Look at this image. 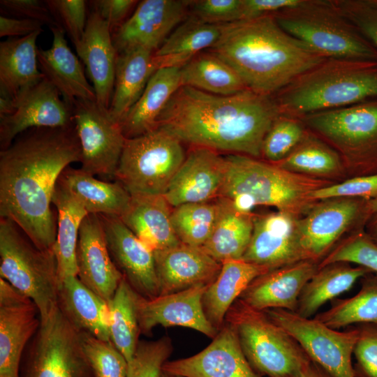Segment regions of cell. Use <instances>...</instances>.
I'll return each mask as SVG.
<instances>
[{
  "instance_id": "6da1fadb",
  "label": "cell",
  "mask_w": 377,
  "mask_h": 377,
  "mask_svg": "<svg viewBox=\"0 0 377 377\" xmlns=\"http://www.w3.org/2000/svg\"><path fill=\"white\" fill-rule=\"evenodd\" d=\"M80 161L74 125L35 128L18 135L0 151V218L15 223L39 249L54 250V191L64 170Z\"/></svg>"
},
{
  "instance_id": "7a4b0ae2",
  "label": "cell",
  "mask_w": 377,
  "mask_h": 377,
  "mask_svg": "<svg viewBox=\"0 0 377 377\" xmlns=\"http://www.w3.org/2000/svg\"><path fill=\"white\" fill-rule=\"evenodd\" d=\"M279 115L273 96L248 89L221 96L182 86L157 124L191 147L259 158L264 138Z\"/></svg>"
},
{
  "instance_id": "3957f363",
  "label": "cell",
  "mask_w": 377,
  "mask_h": 377,
  "mask_svg": "<svg viewBox=\"0 0 377 377\" xmlns=\"http://www.w3.org/2000/svg\"><path fill=\"white\" fill-rule=\"evenodd\" d=\"M210 49L236 71L246 89L267 96L326 59L283 30L274 15L221 24Z\"/></svg>"
},
{
  "instance_id": "277c9868",
  "label": "cell",
  "mask_w": 377,
  "mask_h": 377,
  "mask_svg": "<svg viewBox=\"0 0 377 377\" xmlns=\"http://www.w3.org/2000/svg\"><path fill=\"white\" fill-rule=\"evenodd\" d=\"M273 96L280 114L298 119L377 98V62L325 59Z\"/></svg>"
},
{
  "instance_id": "5b68a950",
  "label": "cell",
  "mask_w": 377,
  "mask_h": 377,
  "mask_svg": "<svg viewBox=\"0 0 377 377\" xmlns=\"http://www.w3.org/2000/svg\"><path fill=\"white\" fill-rule=\"evenodd\" d=\"M224 159L225 175L219 198L228 200L243 212L251 213L256 206L265 205L295 215L312 200L313 191L325 186L321 181L246 155L228 154Z\"/></svg>"
},
{
  "instance_id": "8992f818",
  "label": "cell",
  "mask_w": 377,
  "mask_h": 377,
  "mask_svg": "<svg viewBox=\"0 0 377 377\" xmlns=\"http://www.w3.org/2000/svg\"><path fill=\"white\" fill-rule=\"evenodd\" d=\"M274 16L283 30L326 59L377 62V49L334 0H300Z\"/></svg>"
},
{
  "instance_id": "52a82bcc",
  "label": "cell",
  "mask_w": 377,
  "mask_h": 377,
  "mask_svg": "<svg viewBox=\"0 0 377 377\" xmlns=\"http://www.w3.org/2000/svg\"><path fill=\"white\" fill-rule=\"evenodd\" d=\"M225 323L235 331L253 369L268 377H301L311 361L300 344L264 311L237 299L228 309Z\"/></svg>"
},
{
  "instance_id": "ba28073f",
  "label": "cell",
  "mask_w": 377,
  "mask_h": 377,
  "mask_svg": "<svg viewBox=\"0 0 377 377\" xmlns=\"http://www.w3.org/2000/svg\"><path fill=\"white\" fill-rule=\"evenodd\" d=\"M0 276L34 302L40 319L57 306L60 278L54 250L39 249L4 218H0Z\"/></svg>"
},
{
  "instance_id": "9c48e42d",
  "label": "cell",
  "mask_w": 377,
  "mask_h": 377,
  "mask_svg": "<svg viewBox=\"0 0 377 377\" xmlns=\"http://www.w3.org/2000/svg\"><path fill=\"white\" fill-rule=\"evenodd\" d=\"M182 145L161 127L126 138L114 179L131 195H164L185 159Z\"/></svg>"
},
{
  "instance_id": "30bf717a",
  "label": "cell",
  "mask_w": 377,
  "mask_h": 377,
  "mask_svg": "<svg viewBox=\"0 0 377 377\" xmlns=\"http://www.w3.org/2000/svg\"><path fill=\"white\" fill-rule=\"evenodd\" d=\"M40 320L22 377H94L82 350L81 331L58 305Z\"/></svg>"
},
{
  "instance_id": "8fae6325",
  "label": "cell",
  "mask_w": 377,
  "mask_h": 377,
  "mask_svg": "<svg viewBox=\"0 0 377 377\" xmlns=\"http://www.w3.org/2000/svg\"><path fill=\"white\" fill-rule=\"evenodd\" d=\"M308 130L350 161L377 168V98L300 118Z\"/></svg>"
},
{
  "instance_id": "7c38bea8",
  "label": "cell",
  "mask_w": 377,
  "mask_h": 377,
  "mask_svg": "<svg viewBox=\"0 0 377 377\" xmlns=\"http://www.w3.org/2000/svg\"><path fill=\"white\" fill-rule=\"evenodd\" d=\"M264 311L295 339L312 362L331 376L355 377L352 356L359 336L357 326L340 331L293 311L281 309Z\"/></svg>"
},
{
  "instance_id": "4fadbf2b",
  "label": "cell",
  "mask_w": 377,
  "mask_h": 377,
  "mask_svg": "<svg viewBox=\"0 0 377 377\" xmlns=\"http://www.w3.org/2000/svg\"><path fill=\"white\" fill-rule=\"evenodd\" d=\"M72 108L81 147L80 169L114 179L126 139L120 124L96 101L77 100Z\"/></svg>"
},
{
  "instance_id": "5bb4252c",
  "label": "cell",
  "mask_w": 377,
  "mask_h": 377,
  "mask_svg": "<svg viewBox=\"0 0 377 377\" xmlns=\"http://www.w3.org/2000/svg\"><path fill=\"white\" fill-rule=\"evenodd\" d=\"M45 77L15 98L13 114L0 117V148L8 147L22 133L35 128L74 125L73 107Z\"/></svg>"
},
{
  "instance_id": "9a60e30c",
  "label": "cell",
  "mask_w": 377,
  "mask_h": 377,
  "mask_svg": "<svg viewBox=\"0 0 377 377\" xmlns=\"http://www.w3.org/2000/svg\"><path fill=\"white\" fill-rule=\"evenodd\" d=\"M191 1L144 0L117 28L112 40L117 54L145 49L155 52L188 17Z\"/></svg>"
},
{
  "instance_id": "2e32d148",
  "label": "cell",
  "mask_w": 377,
  "mask_h": 377,
  "mask_svg": "<svg viewBox=\"0 0 377 377\" xmlns=\"http://www.w3.org/2000/svg\"><path fill=\"white\" fill-rule=\"evenodd\" d=\"M34 302L0 278V377H20L24 348L40 326Z\"/></svg>"
},
{
  "instance_id": "e0dca14e",
  "label": "cell",
  "mask_w": 377,
  "mask_h": 377,
  "mask_svg": "<svg viewBox=\"0 0 377 377\" xmlns=\"http://www.w3.org/2000/svg\"><path fill=\"white\" fill-rule=\"evenodd\" d=\"M110 256L123 277L142 297L159 296L154 253L121 221L113 215L98 214Z\"/></svg>"
},
{
  "instance_id": "ac0fdd59",
  "label": "cell",
  "mask_w": 377,
  "mask_h": 377,
  "mask_svg": "<svg viewBox=\"0 0 377 377\" xmlns=\"http://www.w3.org/2000/svg\"><path fill=\"white\" fill-rule=\"evenodd\" d=\"M294 216L281 211L254 216L251 238L242 260L269 270L309 260L302 247Z\"/></svg>"
},
{
  "instance_id": "d6986e66",
  "label": "cell",
  "mask_w": 377,
  "mask_h": 377,
  "mask_svg": "<svg viewBox=\"0 0 377 377\" xmlns=\"http://www.w3.org/2000/svg\"><path fill=\"white\" fill-rule=\"evenodd\" d=\"M208 286H196L179 292L147 299L136 293V309L140 333L150 335L158 326H181L195 330L209 338L218 331L207 319L202 297Z\"/></svg>"
},
{
  "instance_id": "ffe728a7",
  "label": "cell",
  "mask_w": 377,
  "mask_h": 377,
  "mask_svg": "<svg viewBox=\"0 0 377 377\" xmlns=\"http://www.w3.org/2000/svg\"><path fill=\"white\" fill-rule=\"evenodd\" d=\"M212 339L194 355L166 361L162 371L183 377H263L249 364L230 325L224 323Z\"/></svg>"
},
{
  "instance_id": "44dd1931",
  "label": "cell",
  "mask_w": 377,
  "mask_h": 377,
  "mask_svg": "<svg viewBox=\"0 0 377 377\" xmlns=\"http://www.w3.org/2000/svg\"><path fill=\"white\" fill-rule=\"evenodd\" d=\"M225 168L224 156L207 148L192 147L163 195L172 207L216 200Z\"/></svg>"
},
{
  "instance_id": "7402d4cb",
  "label": "cell",
  "mask_w": 377,
  "mask_h": 377,
  "mask_svg": "<svg viewBox=\"0 0 377 377\" xmlns=\"http://www.w3.org/2000/svg\"><path fill=\"white\" fill-rule=\"evenodd\" d=\"M76 261L80 280L108 303L123 276L110 256L98 214H89L82 222Z\"/></svg>"
},
{
  "instance_id": "603a6c76",
  "label": "cell",
  "mask_w": 377,
  "mask_h": 377,
  "mask_svg": "<svg viewBox=\"0 0 377 377\" xmlns=\"http://www.w3.org/2000/svg\"><path fill=\"white\" fill-rule=\"evenodd\" d=\"M362 205L350 198H332L314 206L297 220L302 247L309 260L320 263L360 216Z\"/></svg>"
},
{
  "instance_id": "cb8c5ba5",
  "label": "cell",
  "mask_w": 377,
  "mask_h": 377,
  "mask_svg": "<svg viewBox=\"0 0 377 377\" xmlns=\"http://www.w3.org/2000/svg\"><path fill=\"white\" fill-rule=\"evenodd\" d=\"M318 268V262L303 260L269 270L253 279L239 299L260 311L295 312L302 290Z\"/></svg>"
},
{
  "instance_id": "d4e9b609",
  "label": "cell",
  "mask_w": 377,
  "mask_h": 377,
  "mask_svg": "<svg viewBox=\"0 0 377 377\" xmlns=\"http://www.w3.org/2000/svg\"><path fill=\"white\" fill-rule=\"evenodd\" d=\"M159 295H168L196 286H209L218 276L221 263L201 247L182 242L154 252Z\"/></svg>"
},
{
  "instance_id": "484cf974",
  "label": "cell",
  "mask_w": 377,
  "mask_h": 377,
  "mask_svg": "<svg viewBox=\"0 0 377 377\" xmlns=\"http://www.w3.org/2000/svg\"><path fill=\"white\" fill-rule=\"evenodd\" d=\"M108 24L96 11L91 13L81 40L75 45L77 55L87 67L96 102L108 109L111 102L117 52Z\"/></svg>"
},
{
  "instance_id": "4316f807",
  "label": "cell",
  "mask_w": 377,
  "mask_h": 377,
  "mask_svg": "<svg viewBox=\"0 0 377 377\" xmlns=\"http://www.w3.org/2000/svg\"><path fill=\"white\" fill-rule=\"evenodd\" d=\"M52 43L50 48L38 47L39 69L44 77L73 107L77 100L96 101L93 86L87 81L82 66L68 45L61 27L51 29Z\"/></svg>"
},
{
  "instance_id": "83f0119b",
  "label": "cell",
  "mask_w": 377,
  "mask_h": 377,
  "mask_svg": "<svg viewBox=\"0 0 377 377\" xmlns=\"http://www.w3.org/2000/svg\"><path fill=\"white\" fill-rule=\"evenodd\" d=\"M172 209L163 195H135L120 219L154 253L180 243L171 222Z\"/></svg>"
},
{
  "instance_id": "f1b7e54d",
  "label": "cell",
  "mask_w": 377,
  "mask_h": 377,
  "mask_svg": "<svg viewBox=\"0 0 377 377\" xmlns=\"http://www.w3.org/2000/svg\"><path fill=\"white\" fill-rule=\"evenodd\" d=\"M57 304L79 330L110 341L108 303L86 286L77 276L60 280Z\"/></svg>"
},
{
  "instance_id": "f546056e",
  "label": "cell",
  "mask_w": 377,
  "mask_h": 377,
  "mask_svg": "<svg viewBox=\"0 0 377 377\" xmlns=\"http://www.w3.org/2000/svg\"><path fill=\"white\" fill-rule=\"evenodd\" d=\"M181 87L180 68L156 70L140 98L119 123L125 138H135L158 128L161 113Z\"/></svg>"
},
{
  "instance_id": "4dcf8cb0",
  "label": "cell",
  "mask_w": 377,
  "mask_h": 377,
  "mask_svg": "<svg viewBox=\"0 0 377 377\" xmlns=\"http://www.w3.org/2000/svg\"><path fill=\"white\" fill-rule=\"evenodd\" d=\"M269 269L242 259L221 263L216 279L208 286L202 297L205 316L216 331L225 323V317L232 304L251 282Z\"/></svg>"
},
{
  "instance_id": "1f68e13d",
  "label": "cell",
  "mask_w": 377,
  "mask_h": 377,
  "mask_svg": "<svg viewBox=\"0 0 377 377\" xmlns=\"http://www.w3.org/2000/svg\"><path fill=\"white\" fill-rule=\"evenodd\" d=\"M216 201L214 226L201 248L220 263L242 259L251 238L254 215L237 209L227 199L218 198Z\"/></svg>"
},
{
  "instance_id": "d6a6232c",
  "label": "cell",
  "mask_w": 377,
  "mask_h": 377,
  "mask_svg": "<svg viewBox=\"0 0 377 377\" xmlns=\"http://www.w3.org/2000/svg\"><path fill=\"white\" fill-rule=\"evenodd\" d=\"M43 30L0 43V93L15 98L44 78L39 69L36 40Z\"/></svg>"
},
{
  "instance_id": "836d02e7",
  "label": "cell",
  "mask_w": 377,
  "mask_h": 377,
  "mask_svg": "<svg viewBox=\"0 0 377 377\" xmlns=\"http://www.w3.org/2000/svg\"><path fill=\"white\" fill-rule=\"evenodd\" d=\"M156 70L154 52L149 50L135 49L118 54L114 90L108 108L114 121L120 123Z\"/></svg>"
},
{
  "instance_id": "e575fe53",
  "label": "cell",
  "mask_w": 377,
  "mask_h": 377,
  "mask_svg": "<svg viewBox=\"0 0 377 377\" xmlns=\"http://www.w3.org/2000/svg\"><path fill=\"white\" fill-rule=\"evenodd\" d=\"M59 180L80 200L88 214L121 217L131 200V195L120 182L99 180L80 168L67 167Z\"/></svg>"
},
{
  "instance_id": "d590c367",
  "label": "cell",
  "mask_w": 377,
  "mask_h": 377,
  "mask_svg": "<svg viewBox=\"0 0 377 377\" xmlns=\"http://www.w3.org/2000/svg\"><path fill=\"white\" fill-rule=\"evenodd\" d=\"M52 204L57 210V237L54 251L60 280L77 276L76 249L80 226L89 214L80 200L58 180Z\"/></svg>"
},
{
  "instance_id": "8d00e7d4",
  "label": "cell",
  "mask_w": 377,
  "mask_h": 377,
  "mask_svg": "<svg viewBox=\"0 0 377 377\" xmlns=\"http://www.w3.org/2000/svg\"><path fill=\"white\" fill-rule=\"evenodd\" d=\"M221 24H207L191 16L179 24L154 53L158 69L182 68L218 40Z\"/></svg>"
},
{
  "instance_id": "74e56055",
  "label": "cell",
  "mask_w": 377,
  "mask_h": 377,
  "mask_svg": "<svg viewBox=\"0 0 377 377\" xmlns=\"http://www.w3.org/2000/svg\"><path fill=\"white\" fill-rule=\"evenodd\" d=\"M371 272L363 267H351L348 263H334L319 267L302 290L295 311L311 318L327 302L349 290L354 283Z\"/></svg>"
},
{
  "instance_id": "f35d334b",
  "label": "cell",
  "mask_w": 377,
  "mask_h": 377,
  "mask_svg": "<svg viewBox=\"0 0 377 377\" xmlns=\"http://www.w3.org/2000/svg\"><path fill=\"white\" fill-rule=\"evenodd\" d=\"M182 86L230 96L247 89L236 71L214 53L200 52L180 68Z\"/></svg>"
},
{
  "instance_id": "ab89813d",
  "label": "cell",
  "mask_w": 377,
  "mask_h": 377,
  "mask_svg": "<svg viewBox=\"0 0 377 377\" xmlns=\"http://www.w3.org/2000/svg\"><path fill=\"white\" fill-rule=\"evenodd\" d=\"M368 274L362 277L357 293L349 298L332 300L331 307L318 313L314 318L335 330L355 324L377 326V275Z\"/></svg>"
},
{
  "instance_id": "60d3db41",
  "label": "cell",
  "mask_w": 377,
  "mask_h": 377,
  "mask_svg": "<svg viewBox=\"0 0 377 377\" xmlns=\"http://www.w3.org/2000/svg\"><path fill=\"white\" fill-rule=\"evenodd\" d=\"M136 293L123 277L108 302L110 340L128 362L133 358L140 334L136 309Z\"/></svg>"
},
{
  "instance_id": "b9f144b4",
  "label": "cell",
  "mask_w": 377,
  "mask_h": 377,
  "mask_svg": "<svg viewBox=\"0 0 377 377\" xmlns=\"http://www.w3.org/2000/svg\"><path fill=\"white\" fill-rule=\"evenodd\" d=\"M294 173L327 175L339 170V154L313 132L305 135L292 152L283 161L274 163Z\"/></svg>"
},
{
  "instance_id": "7bdbcfd3",
  "label": "cell",
  "mask_w": 377,
  "mask_h": 377,
  "mask_svg": "<svg viewBox=\"0 0 377 377\" xmlns=\"http://www.w3.org/2000/svg\"><path fill=\"white\" fill-rule=\"evenodd\" d=\"M217 215L216 200L172 207L171 222L180 242L202 247L212 232Z\"/></svg>"
},
{
  "instance_id": "ee69618b",
  "label": "cell",
  "mask_w": 377,
  "mask_h": 377,
  "mask_svg": "<svg viewBox=\"0 0 377 377\" xmlns=\"http://www.w3.org/2000/svg\"><path fill=\"white\" fill-rule=\"evenodd\" d=\"M306 129L300 119L280 114L264 138L261 157L269 163L281 162L301 142Z\"/></svg>"
},
{
  "instance_id": "f6af8a7d",
  "label": "cell",
  "mask_w": 377,
  "mask_h": 377,
  "mask_svg": "<svg viewBox=\"0 0 377 377\" xmlns=\"http://www.w3.org/2000/svg\"><path fill=\"white\" fill-rule=\"evenodd\" d=\"M81 343L94 377H127L128 362L111 341L81 331Z\"/></svg>"
},
{
  "instance_id": "bcb514c9",
  "label": "cell",
  "mask_w": 377,
  "mask_h": 377,
  "mask_svg": "<svg viewBox=\"0 0 377 377\" xmlns=\"http://www.w3.org/2000/svg\"><path fill=\"white\" fill-rule=\"evenodd\" d=\"M172 350V341L168 337L139 341L133 358L128 362L127 377H160Z\"/></svg>"
},
{
  "instance_id": "7dc6e473",
  "label": "cell",
  "mask_w": 377,
  "mask_h": 377,
  "mask_svg": "<svg viewBox=\"0 0 377 377\" xmlns=\"http://www.w3.org/2000/svg\"><path fill=\"white\" fill-rule=\"evenodd\" d=\"M334 263H352L377 274V244L367 236L354 235L330 251L319 267Z\"/></svg>"
},
{
  "instance_id": "c3c4849f",
  "label": "cell",
  "mask_w": 377,
  "mask_h": 377,
  "mask_svg": "<svg viewBox=\"0 0 377 377\" xmlns=\"http://www.w3.org/2000/svg\"><path fill=\"white\" fill-rule=\"evenodd\" d=\"M54 19L74 45L82 38L87 24V3L84 0L45 1Z\"/></svg>"
},
{
  "instance_id": "681fc988",
  "label": "cell",
  "mask_w": 377,
  "mask_h": 377,
  "mask_svg": "<svg viewBox=\"0 0 377 377\" xmlns=\"http://www.w3.org/2000/svg\"><path fill=\"white\" fill-rule=\"evenodd\" d=\"M343 15L377 49V0H334Z\"/></svg>"
},
{
  "instance_id": "f907efd6",
  "label": "cell",
  "mask_w": 377,
  "mask_h": 377,
  "mask_svg": "<svg viewBox=\"0 0 377 377\" xmlns=\"http://www.w3.org/2000/svg\"><path fill=\"white\" fill-rule=\"evenodd\" d=\"M192 17L212 24H225L242 20L243 0L191 1Z\"/></svg>"
},
{
  "instance_id": "816d5d0a",
  "label": "cell",
  "mask_w": 377,
  "mask_h": 377,
  "mask_svg": "<svg viewBox=\"0 0 377 377\" xmlns=\"http://www.w3.org/2000/svg\"><path fill=\"white\" fill-rule=\"evenodd\" d=\"M360 197L369 200L377 198V173L357 177L342 183L313 191L311 200Z\"/></svg>"
},
{
  "instance_id": "f5cc1de1",
  "label": "cell",
  "mask_w": 377,
  "mask_h": 377,
  "mask_svg": "<svg viewBox=\"0 0 377 377\" xmlns=\"http://www.w3.org/2000/svg\"><path fill=\"white\" fill-rule=\"evenodd\" d=\"M359 336L353 349L355 377H377V326L358 325Z\"/></svg>"
},
{
  "instance_id": "db71d44e",
  "label": "cell",
  "mask_w": 377,
  "mask_h": 377,
  "mask_svg": "<svg viewBox=\"0 0 377 377\" xmlns=\"http://www.w3.org/2000/svg\"><path fill=\"white\" fill-rule=\"evenodd\" d=\"M0 5L1 10L14 16L38 20L50 29L61 27L45 1L1 0Z\"/></svg>"
},
{
  "instance_id": "11a10c76",
  "label": "cell",
  "mask_w": 377,
  "mask_h": 377,
  "mask_svg": "<svg viewBox=\"0 0 377 377\" xmlns=\"http://www.w3.org/2000/svg\"><path fill=\"white\" fill-rule=\"evenodd\" d=\"M135 0H96L91 3L96 13L108 24L111 31L123 23L132 9L138 4Z\"/></svg>"
},
{
  "instance_id": "9f6ffc18",
  "label": "cell",
  "mask_w": 377,
  "mask_h": 377,
  "mask_svg": "<svg viewBox=\"0 0 377 377\" xmlns=\"http://www.w3.org/2000/svg\"><path fill=\"white\" fill-rule=\"evenodd\" d=\"M300 0H243L242 20L274 14L293 7Z\"/></svg>"
},
{
  "instance_id": "6f0895ef",
  "label": "cell",
  "mask_w": 377,
  "mask_h": 377,
  "mask_svg": "<svg viewBox=\"0 0 377 377\" xmlns=\"http://www.w3.org/2000/svg\"><path fill=\"white\" fill-rule=\"evenodd\" d=\"M44 24L35 20L0 16V37L26 36L35 31L43 30Z\"/></svg>"
},
{
  "instance_id": "680465c9",
  "label": "cell",
  "mask_w": 377,
  "mask_h": 377,
  "mask_svg": "<svg viewBox=\"0 0 377 377\" xmlns=\"http://www.w3.org/2000/svg\"><path fill=\"white\" fill-rule=\"evenodd\" d=\"M14 111V98L8 95L0 93V117L10 115Z\"/></svg>"
},
{
  "instance_id": "91938a15",
  "label": "cell",
  "mask_w": 377,
  "mask_h": 377,
  "mask_svg": "<svg viewBox=\"0 0 377 377\" xmlns=\"http://www.w3.org/2000/svg\"><path fill=\"white\" fill-rule=\"evenodd\" d=\"M301 377H332L323 368L311 361L303 370Z\"/></svg>"
},
{
  "instance_id": "94428289",
  "label": "cell",
  "mask_w": 377,
  "mask_h": 377,
  "mask_svg": "<svg viewBox=\"0 0 377 377\" xmlns=\"http://www.w3.org/2000/svg\"><path fill=\"white\" fill-rule=\"evenodd\" d=\"M367 211L371 214L377 213V198L369 200L367 204Z\"/></svg>"
},
{
  "instance_id": "6125c7cd",
  "label": "cell",
  "mask_w": 377,
  "mask_h": 377,
  "mask_svg": "<svg viewBox=\"0 0 377 377\" xmlns=\"http://www.w3.org/2000/svg\"><path fill=\"white\" fill-rule=\"evenodd\" d=\"M160 377H183V376L170 375L162 371Z\"/></svg>"
},
{
  "instance_id": "be15d7a7",
  "label": "cell",
  "mask_w": 377,
  "mask_h": 377,
  "mask_svg": "<svg viewBox=\"0 0 377 377\" xmlns=\"http://www.w3.org/2000/svg\"><path fill=\"white\" fill-rule=\"evenodd\" d=\"M376 236H377V227H376Z\"/></svg>"
}]
</instances>
